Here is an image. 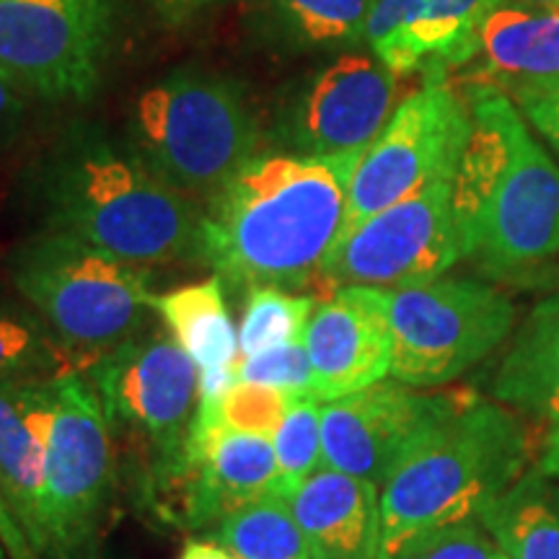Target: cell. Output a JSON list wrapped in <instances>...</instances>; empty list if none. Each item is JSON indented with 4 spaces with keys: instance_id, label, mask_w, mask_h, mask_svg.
Segmentation results:
<instances>
[{
    "instance_id": "6da1fadb",
    "label": "cell",
    "mask_w": 559,
    "mask_h": 559,
    "mask_svg": "<svg viewBox=\"0 0 559 559\" xmlns=\"http://www.w3.org/2000/svg\"><path fill=\"white\" fill-rule=\"evenodd\" d=\"M362 153H257L200 210L198 260L236 288L313 290Z\"/></svg>"
},
{
    "instance_id": "7a4b0ae2",
    "label": "cell",
    "mask_w": 559,
    "mask_h": 559,
    "mask_svg": "<svg viewBox=\"0 0 559 559\" xmlns=\"http://www.w3.org/2000/svg\"><path fill=\"white\" fill-rule=\"evenodd\" d=\"M41 230L68 234L151 270L198 260L200 210L166 185L132 143L73 124L47 145L26 179Z\"/></svg>"
},
{
    "instance_id": "3957f363",
    "label": "cell",
    "mask_w": 559,
    "mask_h": 559,
    "mask_svg": "<svg viewBox=\"0 0 559 559\" xmlns=\"http://www.w3.org/2000/svg\"><path fill=\"white\" fill-rule=\"evenodd\" d=\"M534 453L528 419L466 391L381 485L379 559H412L432 536L479 521Z\"/></svg>"
},
{
    "instance_id": "277c9868",
    "label": "cell",
    "mask_w": 559,
    "mask_h": 559,
    "mask_svg": "<svg viewBox=\"0 0 559 559\" xmlns=\"http://www.w3.org/2000/svg\"><path fill=\"white\" fill-rule=\"evenodd\" d=\"M472 132L453 174L464 260L515 275L559 254V169L506 91H472Z\"/></svg>"
},
{
    "instance_id": "5b68a950",
    "label": "cell",
    "mask_w": 559,
    "mask_h": 559,
    "mask_svg": "<svg viewBox=\"0 0 559 559\" xmlns=\"http://www.w3.org/2000/svg\"><path fill=\"white\" fill-rule=\"evenodd\" d=\"M130 143L166 185L207 200L260 153L262 130L241 83L187 66L138 96Z\"/></svg>"
},
{
    "instance_id": "8992f818",
    "label": "cell",
    "mask_w": 559,
    "mask_h": 559,
    "mask_svg": "<svg viewBox=\"0 0 559 559\" xmlns=\"http://www.w3.org/2000/svg\"><path fill=\"white\" fill-rule=\"evenodd\" d=\"M11 280L79 358L81 373L140 334L153 311L148 270L55 230H41L13 251Z\"/></svg>"
},
{
    "instance_id": "52a82bcc",
    "label": "cell",
    "mask_w": 559,
    "mask_h": 559,
    "mask_svg": "<svg viewBox=\"0 0 559 559\" xmlns=\"http://www.w3.org/2000/svg\"><path fill=\"white\" fill-rule=\"evenodd\" d=\"M171 334H135L83 370L99 391L111 432L132 436L145 456L148 492H174L200 402V373Z\"/></svg>"
},
{
    "instance_id": "ba28073f",
    "label": "cell",
    "mask_w": 559,
    "mask_h": 559,
    "mask_svg": "<svg viewBox=\"0 0 559 559\" xmlns=\"http://www.w3.org/2000/svg\"><path fill=\"white\" fill-rule=\"evenodd\" d=\"M391 379L443 386L510 337L515 309L506 293L469 277H438L389 290Z\"/></svg>"
},
{
    "instance_id": "9c48e42d",
    "label": "cell",
    "mask_w": 559,
    "mask_h": 559,
    "mask_svg": "<svg viewBox=\"0 0 559 559\" xmlns=\"http://www.w3.org/2000/svg\"><path fill=\"white\" fill-rule=\"evenodd\" d=\"M117 495V453L99 391L83 373L58 379L47 449V559H96Z\"/></svg>"
},
{
    "instance_id": "30bf717a",
    "label": "cell",
    "mask_w": 559,
    "mask_h": 559,
    "mask_svg": "<svg viewBox=\"0 0 559 559\" xmlns=\"http://www.w3.org/2000/svg\"><path fill=\"white\" fill-rule=\"evenodd\" d=\"M469 132V104L461 102L443 79H430L404 96L353 174L340 241L396 202L453 177Z\"/></svg>"
},
{
    "instance_id": "8fae6325",
    "label": "cell",
    "mask_w": 559,
    "mask_h": 559,
    "mask_svg": "<svg viewBox=\"0 0 559 559\" xmlns=\"http://www.w3.org/2000/svg\"><path fill=\"white\" fill-rule=\"evenodd\" d=\"M464 260L453 177L425 187L347 234L319 272V300L340 288L404 290L443 277Z\"/></svg>"
},
{
    "instance_id": "7c38bea8",
    "label": "cell",
    "mask_w": 559,
    "mask_h": 559,
    "mask_svg": "<svg viewBox=\"0 0 559 559\" xmlns=\"http://www.w3.org/2000/svg\"><path fill=\"white\" fill-rule=\"evenodd\" d=\"M111 34L115 0H0V70L37 99H88Z\"/></svg>"
},
{
    "instance_id": "4fadbf2b",
    "label": "cell",
    "mask_w": 559,
    "mask_h": 559,
    "mask_svg": "<svg viewBox=\"0 0 559 559\" xmlns=\"http://www.w3.org/2000/svg\"><path fill=\"white\" fill-rule=\"evenodd\" d=\"M400 81L373 52H345L285 86L270 140L285 153L330 156L368 148L400 107Z\"/></svg>"
},
{
    "instance_id": "5bb4252c",
    "label": "cell",
    "mask_w": 559,
    "mask_h": 559,
    "mask_svg": "<svg viewBox=\"0 0 559 559\" xmlns=\"http://www.w3.org/2000/svg\"><path fill=\"white\" fill-rule=\"evenodd\" d=\"M419 394L415 386L383 379L342 400L321 404V451L326 469L383 485L423 432L464 400Z\"/></svg>"
},
{
    "instance_id": "9a60e30c",
    "label": "cell",
    "mask_w": 559,
    "mask_h": 559,
    "mask_svg": "<svg viewBox=\"0 0 559 559\" xmlns=\"http://www.w3.org/2000/svg\"><path fill=\"white\" fill-rule=\"evenodd\" d=\"M277 459L267 436L230 430L218 417V400H200L187 438L179 495L181 523L207 528L249 502L275 492Z\"/></svg>"
},
{
    "instance_id": "2e32d148",
    "label": "cell",
    "mask_w": 559,
    "mask_h": 559,
    "mask_svg": "<svg viewBox=\"0 0 559 559\" xmlns=\"http://www.w3.org/2000/svg\"><path fill=\"white\" fill-rule=\"evenodd\" d=\"M317 402L355 394L391 373L389 290L340 288L321 298L304 334Z\"/></svg>"
},
{
    "instance_id": "e0dca14e",
    "label": "cell",
    "mask_w": 559,
    "mask_h": 559,
    "mask_svg": "<svg viewBox=\"0 0 559 559\" xmlns=\"http://www.w3.org/2000/svg\"><path fill=\"white\" fill-rule=\"evenodd\" d=\"M502 0H376L366 26L370 52L396 75L443 79L479 55L481 26Z\"/></svg>"
},
{
    "instance_id": "ac0fdd59",
    "label": "cell",
    "mask_w": 559,
    "mask_h": 559,
    "mask_svg": "<svg viewBox=\"0 0 559 559\" xmlns=\"http://www.w3.org/2000/svg\"><path fill=\"white\" fill-rule=\"evenodd\" d=\"M58 379L0 383V495L39 559H47L45 474Z\"/></svg>"
},
{
    "instance_id": "d6986e66",
    "label": "cell",
    "mask_w": 559,
    "mask_h": 559,
    "mask_svg": "<svg viewBox=\"0 0 559 559\" xmlns=\"http://www.w3.org/2000/svg\"><path fill=\"white\" fill-rule=\"evenodd\" d=\"M280 498L296 515L311 559H379V485L321 466Z\"/></svg>"
},
{
    "instance_id": "ffe728a7",
    "label": "cell",
    "mask_w": 559,
    "mask_h": 559,
    "mask_svg": "<svg viewBox=\"0 0 559 559\" xmlns=\"http://www.w3.org/2000/svg\"><path fill=\"white\" fill-rule=\"evenodd\" d=\"M492 396L528 423L559 428V296L542 300L519 326Z\"/></svg>"
},
{
    "instance_id": "44dd1931",
    "label": "cell",
    "mask_w": 559,
    "mask_h": 559,
    "mask_svg": "<svg viewBox=\"0 0 559 559\" xmlns=\"http://www.w3.org/2000/svg\"><path fill=\"white\" fill-rule=\"evenodd\" d=\"M487 86L513 88L559 81V9L498 5L481 26Z\"/></svg>"
},
{
    "instance_id": "7402d4cb",
    "label": "cell",
    "mask_w": 559,
    "mask_h": 559,
    "mask_svg": "<svg viewBox=\"0 0 559 559\" xmlns=\"http://www.w3.org/2000/svg\"><path fill=\"white\" fill-rule=\"evenodd\" d=\"M479 523L508 559H559V477L528 466Z\"/></svg>"
},
{
    "instance_id": "603a6c76",
    "label": "cell",
    "mask_w": 559,
    "mask_h": 559,
    "mask_svg": "<svg viewBox=\"0 0 559 559\" xmlns=\"http://www.w3.org/2000/svg\"><path fill=\"white\" fill-rule=\"evenodd\" d=\"M151 306L200 370L234 366L239 332L234 330L226 306V283L218 275L153 296Z\"/></svg>"
},
{
    "instance_id": "cb8c5ba5",
    "label": "cell",
    "mask_w": 559,
    "mask_h": 559,
    "mask_svg": "<svg viewBox=\"0 0 559 559\" xmlns=\"http://www.w3.org/2000/svg\"><path fill=\"white\" fill-rule=\"evenodd\" d=\"M376 0H260L264 39L285 52L342 50L366 39Z\"/></svg>"
},
{
    "instance_id": "d4e9b609",
    "label": "cell",
    "mask_w": 559,
    "mask_h": 559,
    "mask_svg": "<svg viewBox=\"0 0 559 559\" xmlns=\"http://www.w3.org/2000/svg\"><path fill=\"white\" fill-rule=\"evenodd\" d=\"M210 536L234 559H311L296 515L277 492L234 510Z\"/></svg>"
},
{
    "instance_id": "484cf974",
    "label": "cell",
    "mask_w": 559,
    "mask_h": 559,
    "mask_svg": "<svg viewBox=\"0 0 559 559\" xmlns=\"http://www.w3.org/2000/svg\"><path fill=\"white\" fill-rule=\"evenodd\" d=\"M68 373H81V362L45 321L0 311V383L55 381Z\"/></svg>"
},
{
    "instance_id": "4316f807",
    "label": "cell",
    "mask_w": 559,
    "mask_h": 559,
    "mask_svg": "<svg viewBox=\"0 0 559 559\" xmlns=\"http://www.w3.org/2000/svg\"><path fill=\"white\" fill-rule=\"evenodd\" d=\"M317 304V296H304V293L280 288L247 290V306L239 326V358H251L290 342H304Z\"/></svg>"
},
{
    "instance_id": "83f0119b",
    "label": "cell",
    "mask_w": 559,
    "mask_h": 559,
    "mask_svg": "<svg viewBox=\"0 0 559 559\" xmlns=\"http://www.w3.org/2000/svg\"><path fill=\"white\" fill-rule=\"evenodd\" d=\"M277 459L275 492L283 495L309 479L313 472L324 466L321 451V402L296 400L285 412L283 423L272 436Z\"/></svg>"
},
{
    "instance_id": "f1b7e54d",
    "label": "cell",
    "mask_w": 559,
    "mask_h": 559,
    "mask_svg": "<svg viewBox=\"0 0 559 559\" xmlns=\"http://www.w3.org/2000/svg\"><path fill=\"white\" fill-rule=\"evenodd\" d=\"M234 373L236 381L285 391L293 400H311L313 394V370L304 342H290V345L236 360Z\"/></svg>"
},
{
    "instance_id": "f546056e",
    "label": "cell",
    "mask_w": 559,
    "mask_h": 559,
    "mask_svg": "<svg viewBox=\"0 0 559 559\" xmlns=\"http://www.w3.org/2000/svg\"><path fill=\"white\" fill-rule=\"evenodd\" d=\"M293 402L285 391L236 381L218 400V417L230 430L272 438Z\"/></svg>"
},
{
    "instance_id": "4dcf8cb0",
    "label": "cell",
    "mask_w": 559,
    "mask_h": 559,
    "mask_svg": "<svg viewBox=\"0 0 559 559\" xmlns=\"http://www.w3.org/2000/svg\"><path fill=\"white\" fill-rule=\"evenodd\" d=\"M412 559H508L479 521H466L432 536Z\"/></svg>"
},
{
    "instance_id": "1f68e13d",
    "label": "cell",
    "mask_w": 559,
    "mask_h": 559,
    "mask_svg": "<svg viewBox=\"0 0 559 559\" xmlns=\"http://www.w3.org/2000/svg\"><path fill=\"white\" fill-rule=\"evenodd\" d=\"M508 96L513 104H519L526 120L559 151V81L513 88Z\"/></svg>"
},
{
    "instance_id": "d6a6232c",
    "label": "cell",
    "mask_w": 559,
    "mask_h": 559,
    "mask_svg": "<svg viewBox=\"0 0 559 559\" xmlns=\"http://www.w3.org/2000/svg\"><path fill=\"white\" fill-rule=\"evenodd\" d=\"M32 96L0 70V151H5L24 128Z\"/></svg>"
},
{
    "instance_id": "836d02e7",
    "label": "cell",
    "mask_w": 559,
    "mask_h": 559,
    "mask_svg": "<svg viewBox=\"0 0 559 559\" xmlns=\"http://www.w3.org/2000/svg\"><path fill=\"white\" fill-rule=\"evenodd\" d=\"M0 547L5 549V557L9 559H39V555L32 547V542L26 539L24 528H21L19 521L13 519L3 495H0Z\"/></svg>"
},
{
    "instance_id": "e575fe53",
    "label": "cell",
    "mask_w": 559,
    "mask_h": 559,
    "mask_svg": "<svg viewBox=\"0 0 559 559\" xmlns=\"http://www.w3.org/2000/svg\"><path fill=\"white\" fill-rule=\"evenodd\" d=\"M148 3L166 21H185L198 16V13L210 9L213 3H218V0H148Z\"/></svg>"
},
{
    "instance_id": "d590c367",
    "label": "cell",
    "mask_w": 559,
    "mask_h": 559,
    "mask_svg": "<svg viewBox=\"0 0 559 559\" xmlns=\"http://www.w3.org/2000/svg\"><path fill=\"white\" fill-rule=\"evenodd\" d=\"M536 466H539L542 472L559 477V428H551L549 436L544 438L539 459H536Z\"/></svg>"
},
{
    "instance_id": "8d00e7d4",
    "label": "cell",
    "mask_w": 559,
    "mask_h": 559,
    "mask_svg": "<svg viewBox=\"0 0 559 559\" xmlns=\"http://www.w3.org/2000/svg\"><path fill=\"white\" fill-rule=\"evenodd\" d=\"M179 559H234L226 549L210 542H187Z\"/></svg>"
},
{
    "instance_id": "74e56055",
    "label": "cell",
    "mask_w": 559,
    "mask_h": 559,
    "mask_svg": "<svg viewBox=\"0 0 559 559\" xmlns=\"http://www.w3.org/2000/svg\"><path fill=\"white\" fill-rule=\"evenodd\" d=\"M502 3L526 5V9H559V0H502Z\"/></svg>"
},
{
    "instance_id": "f35d334b",
    "label": "cell",
    "mask_w": 559,
    "mask_h": 559,
    "mask_svg": "<svg viewBox=\"0 0 559 559\" xmlns=\"http://www.w3.org/2000/svg\"><path fill=\"white\" fill-rule=\"evenodd\" d=\"M0 559H9V557H5V549L3 547H0Z\"/></svg>"
}]
</instances>
